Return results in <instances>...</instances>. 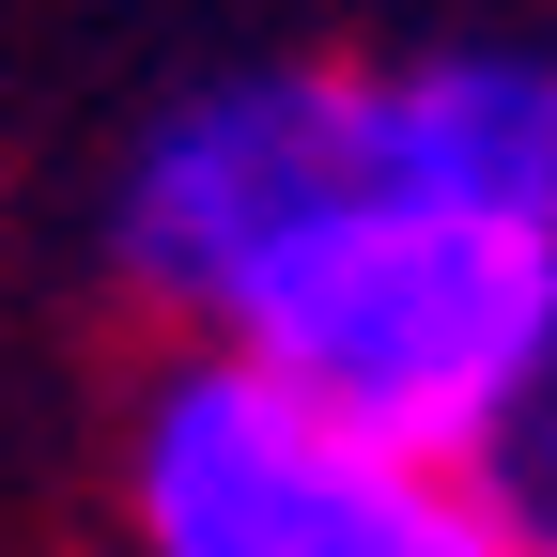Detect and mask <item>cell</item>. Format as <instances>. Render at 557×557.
I'll use <instances>...</instances> for the list:
<instances>
[{
	"label": "cell",
	"mask_w": 557,
	"mask_h": 557,
	"mask_svg": "<svg viewBox=\"0 0 557 557\" xmlns=\"http://www.w3.org/2000/svg\"><path fill=\"white\" fill-rule=\"evenodd\" d=\"M372 480L387 465L341 418H310L248 341H186L124 403V542L139 557H310Z\"/></svg>",
	"instance_id": "3"
},
{
	"label": "cell",
	"mask_w": 557,
	"mask_h": 557,
	"mask_svg": "<svg viewBox=\"0 0 557 557\" xmlns=\"http://www.w3.org/2000/svg\"><path fill=\"white\" fill-rule=\"evenodd\" d=\"M465 480H480V496L511 511V542H527V557H557V341H542V372H527V403L496 418V449H480Z\"/></svg>",
	"instance_id": "6"
},
{
	"label": "cell",
	"mask_w": 557,
	"mask_h": 557,
	"mask_svg": "<svg viewBox=\"0 0 557 557\" xmlns=\"http://www.w3.org/2000/svg\"><path fill=\"white\" fill-rule=\"evenodd\" d=\"M218 341H248V357L310 418H341L372 465H449L465 480L496 449V418L527 403L542 341H557V263L511 218H480V201L403 186L387 156H357L233 278Z\"/></svg>",
	"instance_id": "1"
},
{
	"label": "cell",
	"mask_w": 557,
	"mask_h": 557,
	"mask_svg": "<svg viewBox=\"0 0 557 557\" xmlns=\"http://www.w3.org/2000/svg\"><path fill=\"white\" fill-rule=\"evenodd\" d=\"M372 156L403 186H449L480 218H511L557 263V47H418V62H357Z\"/></svg>",
	"instance_id": "4"
},
{
	"label": "cell",
	"mask_w": 557,
	"mask_h": 557,
	"mask_svg": "<svg viewBox=\"0 0 557 557\" xmlns=\"http://www.w3.org/2000/svg\"><path fill=\"white\" fill-rule=\"evenodd\" d=\"M357 156H372L357 62H248V78H201V94H171L124 139V171H109V263L218 341L233 278L295 233Z\"/></svg>",
	"instance_id": "2"
},
{
	"label": "cell",
	"mask_w": 557,
	"mask_h": 557,
	"mask_svg": "<svg viewBox=\"0 0 557 557\" xmlns=\"http://www.w3.org/2000/svg\"><path fill=\"white\" fill-rule=\"evenodd\" d=\"M310 557H527V542H511V511L480 496V480H449V465H387Z\"/></svg>",
	"instance_id": "5"
}]
</instances>
